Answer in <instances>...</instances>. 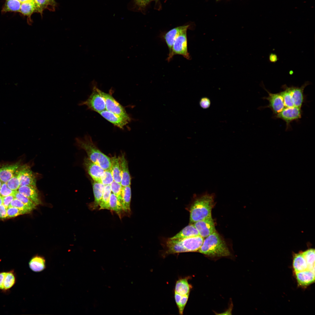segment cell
<instances>
[{"label": "cell", "mask_w": 315, "mask_h": 315, "mask_svg": "<svg viewBox=\"0 0 315 315\" xmlns=\"http://www.w3.org/2000/svg\"><path fill=\"white\" fill-rule=\"evenodd\" d=\"M200 103L201 106L202 108H206L209 106L210 104V102L208 98L204 97L201 99Z\"/></svg>", "instance_id": "cell-45"}, {"label": "cell", "mask_w": 315, "mask_h": 315, "mask_svg": "<svg viewBox=\"0 0 315 315\" xmlns=\"http://www.w3.org/2000/svg\"><path fill=\"white\" fill-rule=\"evenodd\" d=\"M302 253L306 261L308 269L315 270V249L311 248Z\"/></svg>", "instance_id": "cell-30"}, {"label": "cell", "mask_w": 315, "mask_h": 315, "mask_svg": "<svg viewBox=\"0 0 315 315\" xmlns=\"http://www.w3.org/2000/svg\"><path fill=\"white\" fill-rule=\"evenodd\" d=\"M189 295H181L175 293L174 298L179 314H183L184 309L187 302Z\"/></svg>", "instance_id": "cell-32"}, {"label": "cell", "mask_w": 315, "mask_h": 315, "mask_svg": "<svg viewBox=\"0 0 315 315\" xmlns=\"http://www.w3.org/2000/svg\"><path fill=\"white\" fill-rule=\"evenodd\" d=\"M3 204V199L2 197H0V206Z\"/></svg>", "instance_id": "cell-50"}, {"label": "cell", "mask_w": 315, "mask_h": 315, "mask_svg": "<svg viewBox=\"0 0 315 315\" xmlns=\"http://www.w3.org/2000/svg\"></svg>", "instance_id": "cell-55"}, {"label": "cell", "mask_w": 315, "mask_h": 315, "mask_svg": "<svg viewBox=\"0 0 315 315\" xmlns=\"http://www.w3.org/2000/svg\"><path fill=\"white\" fill-rule=\"evenodd\" d=\"M84 164L88 174L94 181L101 183V178L104 170L88 158L84 159Z\"/></svg>", "instance_id": "cell-13"}, {"label": "cell", "mask_w": 315, "mask_h": 315, "mask_svg": "<svg viewBox=\"0 0 315 315\" xmlns=\"http://www.w3.org/2000/svg\"><path fill=\"white\" fill-rule=\"evenodd\" d=\"M298 284L305 287L312 284L315 281V270H306L295 273Z\"/></svg>", "instance_id": "cell-16"}, {"label": "cell", "mask_w": 315, "mask_h": 315, "mask_svg": "<svg viewBox=\"0 0 315 315\" xmlns=\"http://www.w3.org/2000/svg\"><path fill=\"white\" fill-rule=\"evenodd\" d=\"M2 197V196H1V195H0V197Z\"/></svg>", "instance_id": "cell-53"}, {"label": "cell", "mask_w": 315, "mask_h": 315, "mask_svg": "<svg viewBox=\"0 0 315 315\" xmlns=\"http://www.w3.org/2000/svg\"><path fill=\"white\" fill-rule=\"evenodd\" d=\"M75 141L77 146L85 151L88 158L92 162L100 166L104 170L111 169V158L97 148L89 136L86 135L82 138L77 137L75 139Z\"/></svg>", "instance_id": "cell-1"}, {"label": "cell", "mask_w": 315, "mask_h": 315, "mask_svg": "<svg viewBox=\"0 0 315 315\" xmlns=\"http://www.w3.org/2000/svg\"><path fill=\"white\" fill-rule=\"evenodd\" d=\"M17 171L20 186H36V177L29 166L26 164L20 165Z\"/></svg>", "instance_id": "cell-9"}, {"label": "cell", "mask_w": 315, "mask_h": 315, "mask_svg": "<svg viewBox=\"0 0 315 315\" xmlns=\"http://www.w3.org/2000/svg\"><path fill=\"white\" fill-rule=\"evenodd\" d=\"M198 251L211 258L227 256L230 255L225 242L216 231L206 237Z\"/></svg>", "instance_id": "cell-3"}, {"label": "cell", "mask_w": 315, "mask_h": 315, "mask_svg": "<svg viewBox=\"0 0 315 315\" xmlns=\"http://www.w3.org/2000/svg\"><path fill=\"white\" fill-rule=\"evenodd\" d=\"M6 272H0V290L2 291L3 288V282Z\"/></svg>", "instance_id": "cell-48"}, {"label": "cell", "mask_w": 315, "mask_h": 315, "mask_svg": "<svg viewBox=\"0 0 315 315\" xmlns=\"http://www.w3.org/2000/svg\"><path fill=\"white\" fill-rule=\"evenodd\" d=\"M6 209L3 204L0 206V219L7 218Z\"/></svg>", "instance_id": "cell-46"}, {"label": "cell", "mask_w": 315, "mask_h": 315, "mask_svg": "<svg viewBox=\"0 0 315 315\" xmlns=\"http://www.w3.org/2000/svg\"><path fill=\"white\" fill-rule=\"evenodd\" d=\"M2 183H3L0 180V189L1 188V185L2 184Z\"/></svg>", "instance_id": "cell-51"}, {"label": "cell", "mask_w": 315, "mask_h": 315, "mask_svg": "<svg viewBox=\"0 0 315 315\" xmlns=\"http://www.w3.org/2000/svg\"><path fill=\"white\" fill-rule=\"evenodd\" d=\"M111 192L110 185L105 186L102 198L99 205V209L109 210V201Z\"/></svg>", "instance_id": "cell-31"}, {"label": "cell", "mask_w": 315, "mask_h": 315, "mask_svg": "<svg viewBox=\"0 0 315 315\" xmlns=\"http://www.w3.org/2000/svg\"><path fill=\"white\" fill-rule=\"evenodd\" d=\"M16 191L12 190L9 188L6 183H3L0 189V195L2 197L13 195Z\"/></svg>", "instance_id": "cell-41"}, {"label": "cell", "mask_w": 315, "mask_h": 315, "mask_svg": "<svg viewBox=\"0 0 315 315\" xmlns=\"http://www.w3.org/2000/svg\"><path fill=\"white\" fill-rule=\"evenodd\" d=\"M36 10L34 2H27L21 4L20 12L24 15H31Z\"/></svg>", "instance_id": "cell-35"}, {"label": "cell", "mask_w": 315, "mask_h": 315, "mask_svg": "<svg viewBox=\"0 0 315 315\" xmlns=\"http://www.w3.org/2000/svg\"><path fill=\"white\" fill-rule=\"evenodd\" d=\"M99 113L106 120L120 129H123L124 127L130 121L125 118L105 110Z\"/></svg>", "instance_id": "cell-14"}, {"label": "cell", "mask_w": 315, "mask_h": 315, "mask_svg": "<svg viewBox=\"0 0 315 315\" xmlns=\"http://www.w3.org/2000/svg\"><path fill=\"white\" fill-rule=\"evenodd\" d=\"M13 195L15 198L20 200L32 211L36 208L37 205L35 204L28 198L20 193L17 190L15 191Z\"/></svg>", "instance_id": "cell-34"}, {"label": "cell", "mask_w": 315, "mask_h": 315, "mask_svg": "<svg viewBox=\"0 0 315 315\" xmlns=\"http://www.w3.org/2000/svg\"><path fill=\"white\" fill-rule=\"evenodd\" d=\"M204 240L200 236L175 239H169L167 242V254L195 252L198 250Z\"/></svg>", "instance_id": "cell-4"}, {"label": "cell", "mask_w": 315, "mask_h": 315, "mask_svg": "<svg viewBox=\"0 0 315 315\" xmlns=\"http://www.w3.org/2000/svg\"><path fill=\"white\" fill-rule=\"evenodd\" d=\"M48 0L50 2V1H51L52 0Z\"/></svg>", "instance_id": "cell-52"}, {"label": "cell", "mask_w": 315, "mask_h": 315, "mask_svg": "<svg viewBox=\"0 0 315 315\" xmlns=\"http://www.w3.org/2000/svg\"><path fill=\"white\" fill-rule=\"evenodd\" d=\"M17 191L29 199L37 206L42 204L36 186H20Z\"/></svg>", "instance_id": "cell-15"}, {"label": "cell", "mask_w": 315, "mask_h": 315, "mask_svg": "<svg viewBox=\"0 0 315 315\" xmlns=\"http://www.w3.org/2000/svg\"><path fill=\"white\" fill-rule=\"evenodd\" d=\"M10 206L16 207L24 214L30 213L32 210L20 200L15 198L11 202Z\"/></svg>", "instance_id": "cell-37"}, {"label": "cell", "mask_w": 315, "mask_h": 315, "mask_svg": "<svg viewBox=\"0 0 315 315\" xmlns=\"http://www.w3.org/2000/svg\"><path fill=\"white\" fill-rule=\"evenodd\" d=\"M310 83L309 82L306 81L300 87L295 86L289 87L294 106L301 107L304 102V90Z\"/></svg>", "instance_id": "cell-17"}, {"label": "cell", "mask_w": 315, "mask_h": 315, "mask_svg": "<svg viewBox=\"0 0 315 315\" xmlns=\"http://www.w3.org/2000/svg\"><path fill=\"white\" fill-rule=\"evenodd\" d=\"M189 26V25H187L176 27L171 29L164 35V38L169 50L167 60L171 55L172 47L176 39L182 32L185 30H187Z\"/></svg>", "instance_id": "cell-12"}, {"label": "cell", "mask_w": 315, "mask_h": 315, "mask_svg": "<svg viewBox=\"0 0 315 315\" xmlns=\"http://www.w3.org/2000/svg\"><path fill=\"white\" fill-rule=\"evenodd\" d=\"M261 85L263 88L268 94L267 97L263 98L269 102V104L267 107L270 108L273 113L276 115L285 108L282 97L280 92L277 93L270 92L265 88L263 83H262Z\"/></svg>", "instance_id": "cell-10"}, {"label": "cell", "mask_w": 315, "mask_h": 315, "mask_svg": "<svg viewBox=\"0 0 315 315\" xmlns=\"http://www.w3.org/2000/svg\"><path fill=\"white\" fill-rule=\"evenodd\" d=\"M20 166V162L6 164L0 167V180L2 183H6L13 175Z\"/></svg>", "instance_id": "cell-18"}, {"label": "cell", "mask_w": 315, "mask_h": 315, "mask_svg": "<svg viewBox=\"0 0 315 315\" xmlns=\"http://www.w3.org/2000/svg\"><path fill=\"white\" fill-rule=\"evenodd\" d=\"M187 30H185L178 36L173 44L171 55L167 60L170 61L173 56L176 55H181L186 59L189 60L190 56L188 52Z\"/></svg>", "instance_id": "cell-6"}, {"label": "cell", "mask_w": 315, "mask_h": 315, "mask_svg": "<svg viewBox=\"0 0 315 315\" xmlns=\"http://www.w3.org/2000/svg\"><path fill=\"white\" fill-rule=\"evenodd\" d=\"M104 186L101 183L95 181L93 183L92 188L94 199L93 207L94 209L99 205L103 194Z\"/></svg>", "instance_id": "cell-26"}, {"label": "cell", "mask_w": 315, "mask_h": 315, "mask_svg": "<svg viewBox=\"0 0 315 315\" xmlns=\"http://www.w3.org/2000/svg\"><path fill=\"white\" fill-rule=\"evenodd\" d=\"M155 0H135L136 5L140 8L145 7L150 2Z\"/></svg>", "instance_id": "cell-44"}, {"label": "cell", "mask_w": 315, "mask_h": 315, "mask_svg": "<svg viewBox=\"0 0 315 315\" xmlns=\"http://www.w3.org/2000/svg\"><path fill=\"white\" fill-rule=\"evenodd\" d=\"M21 4L18 0H6L3 11L19 12Z\"/></svg>", "instance_id": "cell-33"}, {"label": "cell", "mask_w": 315, "mask_h": 315, "mask_svg": "<svg viewBox=\"0 0 315 315\" xmlns=\"http://www.w3.org/2000/svg\"><path fill=\"white\" fill-rule=\"evenodd\" d=\"M36 10L41 12L43 9L46 7L50 2L48 0H33Z\"/></svg>", "instance_id": "cell-42"}, {"label": "cell", "mask_w": 315, "mask_h": 315, "mask_svg": "<svg viewBox=\"0 0 315 315\" xmlns=\"http://www.w3.org/2000/svg\"><path fill=\"white\" fill-rule=\"evenodd\" d=\"M121 169V184L122 186H130L131 178L127 162L124 155L123 154L119 157Z\"/></svg>", "instance_id": "cell-19"}, {"label": "cell", "mask_w": 315, "mask_h": 315, "mask_svg": "<svg viewBox=\"0 0 315 315\" xmlns=\"http://www.w3.org/2000/svg\"><path fill=\"white\" fill-rule=\"evenodd\" d=\"M6 210L7 218L15 217L24 214L22 211L15 207L9 206L6 209Z\"/></svg>", "instance_id": "cell-40"}, {"label": "cell", "mask_w": 315, "mask_h": 315, "mask_svg": "<svg viewBox=\"0 0 315 315\" xmlns=\"http://www.w3.org/2000/svg\"><path fill=\"white\" fill-rule=\"evenodd\" d=\"M293 267L294 273L308 269L306 261L302 252L293 255Z\"/></svg>", "instance_id": "cell-20"}, {"label": "cell", "mask_w": 315, "mask_h": 315, "mask_svg": "<svg viewBox=\"0 0 315 315\" xmlns=\"http://www.w3.org/2000/svg\"><path fill=\"white\" fill-rule=\"evenodd\" d=\"M283 90L280 92L283 99L285 107H291L294 106L293 101L289 88L286 85L282 86Z\"/></svg>", "instance_id": "cell-28"}, {"label": "cell", "mask_w": 315, "mask_h": 315, "mask_svg": "<svg viewBox=\"0 0 315 315\" xmlns=\"http://www.w3.org/2000/svg\"><path fill=\"white\" fill-rule=\"evenodd\" d=\"M21 3H23L24 2H34L33 0H18Z\"/></svg>", "instance_id": "cell-49"}, {"label": "cell", "mask_w": 315, "mask_h": 315, "mask_svg": "<svg viewBox=\"0 0 315 315\" xmlns=\"http://www.w3.org/2000/svg\"><path fill=\"white\" fill-rule=\"evenodd\" d=\"M155 0L156 1H158V0Z\"/></svg>", "instance_id": "cell-54"}, {"label": "cell", "mask_w": 315, "mask_h": 315, "mask_svg": "<svg viewBox=\"0 0 315 315\" xmlns=\"http://www.w3.org/2000/svg\"><path fill=\"white\" fill-rule=\"evenodd\" d=\"M301 108L293 106L285 107L275 116L276 118L281 119L286 123V129L289 127L292 121L298 120L301 117Z\"/></svg>", "instance_id": "cell-8"}, {"label": "cell", "mask_w": 315, "mask_h": 315, "mask_svg": "<svg viewBox=\"0 0 315 315\" xmlns=\"http://www.w3.org/2000/svg\"><path fill=\"white\" fill-rule=\"evenodd\" d=\"M111 191L121 202L122 186L121 183L113 181L110 184Z\"/></svg>", "instance_id": "cell-39"}, {"label": "cell", "mask_w": 315, "mask_h": 315, "mask_svg": "<svg viewBox=\"0 0 315 315\" xmlns=\"http://www.w3.org/2000/svg\"><path fill=\"white\" fill-rule=\"evenodd\" d=\"M16 281L15 276L13 270L6 272L2 291L5 292L9 290L15 285Z\"/></svg>", "instance_id": "cell-27"}, {"label": "cell", "mask_w": 315, "mask_h": 315, "mask_svg": "<svg viewBox=\"0 0 315 315\" xmlns=\"http://www.w3.org/2000/svg\"><path fill=\"white\" fill-rule=\"evenodd\" d=\"M131 191L130 186H122L121 193V203L123 210L126 212L130 211V202Z\"/></svg>", "instance_id": "cell-21"}, {"label": "cell", "mask_w": 315, "mask_h": 315, "mask_svg": "<svg viewBox=\"0 0 315 315\" xmlns=\"http://www.w3.org/2000/svg\"><path fill=\"white\" fill-rule=\"evenodd\" d=\"M198 231L193 224H190L175 235L170 239H175L187 238L199 236Z\"/></svg>", "instance_id": "cell-22"}, {"label": "cell", "mask_w": 315, "mask_h": 315, "mask_svg": "<svg viewBox=\"0 0 315 315\" xmlns=\"http://www.w3.org/2000/svg\"><path fill=\"white\" fill-rule=\"evenodd\" d=\"M269 58L270 61L274 63H275L279 60L277 55L276 54L272 53L270 54Z\"/></svg>", "instance_id": "cell-47"}, {"label": "cell", "mask_w": 315, "mask_h": 315, "mask_svg": "<svg viewBox=\"0 0 315 315\" xmlns=\"http://www.w3.org/2000/svg\"><path fill=\"white\" fill-rule=\"evenodd\" d=\"M215 195L206 192L196 197L190 211V224L211 216V211L215 205Z\"/></svg>", "instance_id": "cell-2"}, {"label": "cell", "mask_w": 315, "mask_h": 315, "mask_svg": "<svg viewBox=\"0 0 315 315\" xmlns=\"http://www.w3.org/2000/svg\"><path fill=\"white\" fill-rule=\"evenodd\" d=\"M30 269L36 272L43 271L45 268V260L42 257L36 256L32 257L29 262Z\"/></svg>", "instance_id": "cell-24"}, {"label": "cell", "mask_w": 315, "mask_h": 315, "mask_svg": "<svg viewBox=\"0 0 315 315\" xmlns=\"http://www.w3.org/2000/svg\"><path fill=\"white\" fill-rule=\"evenodd\" d=\"M101 179V183L104 186L110 185L114 181L111 169L104 170Z\"/></svg>", "instance_id": "cell-38"}, {"label": "cell", "mask_w": 315, "mask_h": 315, "mask_svg": "<svg viewBox=\"0 0 315 315\" xmlns=\"http://www.w3.org/2000/svg\"><path fill=\"white\" fill-rule=\"evenodd\" d=\"M99 90L96 86H94L92 92L88 99L80 102L78 105L86 106L88 109L99 113L104 110L106 109L105 101L100 93Z\"/></svg>", "instance_id": "cell-5"}, {"label": "cell", "mask_w": 315, "mask_h": 315, "mask_svg": "<svg viewBox=\"0 0 315 315\" xmlns=\"http://www.w3.org/2000/svg\"><path fill=\"white\" fill-rule=\"evenodd\" d=\"M109 210L115 211L120 217L123 210L121 202L113 193H111L109 201Z\"/></svg>", "instance_id": "cell-29"}, {"label": "cell", "mask_w": 315, "mask_h": 315, "mask_svg": "<svg viewBox=\"0 0 315 315\" xmlns=\"http://www.w3.org/2000/svg\"><path fill=\"white\" fill-rule=\"evenodd\" d=\"M6 183L8 188L11 190L14 191L18 190L20 187V184L17 170Z\"/></svg>", "instance_id": "cell-36"}, {"label": "cell", "mask_w": 315, "mask_h": 315, "mask_svg": "<svg viewBox=\"0 0 315 315\" xmlns=\"http://www.w3.org/2000/svg\"><path fill=\"white\" fill-rule=\"evenodd\" d=\"M3 204L7 208L10 206L11 202L15 198L13 195H10L5 197H2Z\"/></svg>", "instance_id": "cell-43"}, {"label": "cell", "mask_w": 315, "mask_h": 315, "mask_svg": "<svg viewBox=\"0 0 315 315\" xmlns=\"http://www.w3.org/2000/svg\"><path fill=\"white\" fill-rule=\"evenodd\" d=\"M191 286L186 278L180 279L176 283L175 293L181 295L189 294Z\"/></svg>", "instance_id": "cell-25"}, {"label": "cell", "mask_w": 315, "mask_h": 315, "mask_svg": "<svg viewBox=\"0 0 315 315\" xmlns=\"http://www.w3.org/2000/svg\"><path fill=\"white\" fill-rule=\"evenodd\" d=\"M193 224L198 231L200 236L204 238L216 231L211 216L197 221Z\"/></svg>", "instance_id": "cell-11"}, {"label": "cell", "mask_w": 315, "mask_h": 315, "mask_svg": "<svg viewBox=\"0 0 315 315\" xmlns=\"http://www.w3.org/2000/svg\"><path fill=\"white\" fill-rule=\"evenodd\" d=\"M99 91L105 99L106 109V110L131 120L130 116L127 113L125 108L115 100L112 95L110 94L104 92L100 90Z\"/></svg>", "instance_id": "cell-7"}, {"label": "cell", "mask_w": 315, "mask_h": 315, "mask_svg": "<svg viewBox=\"0 0 315 315\" xmlns=\"http://www.w3.org/2000/svg\"><path fill=\"white\" fill-rule=\"evenodd\" d=\"M111 170L114 181L121 183V177L119 157H112L111 158Z\"/></svg>", "instance_id": "cell-23"}]
</instances>
